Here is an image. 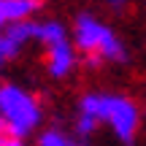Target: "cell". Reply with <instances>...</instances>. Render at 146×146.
Instances as JSON below:
<instances>
[{"label": "cell", "instance_id": "3", "mask_svg": "<svg viewBox=\"0 0 146 146\" xmlns=\"http://www.w3.org/2000/svg\"><path fill=\"white\" fill-rule=\"evenodd\" d=\"M0 116H3V122H5L11 135L25 138L41 122V106L22 87L5 84V87H0Z\"/></svg>", "mask_w": 146, "mask_h": 146}, {"label": "cell", "instance_id": "4", "mask_svg": "<svg viewBox=\"0 0 146 146\" xmlns=\"http://www.w3.org/2000/svg\"><path fill=\"white\" fill-rule=\"evenodd\" d=\"M38 25L41 22H16L0 30V65H5L8 60H14L19 54V49L25 46L30 38H38Z\"/></svg>", "mask_w": 146, "mask_h": 146}, {"label": "cell", "instance_id": "9", "mask_svg": "<svg viewBox=\"0 0 146 146\" xmlns=\"http://www.w3.org/2000/svg\"><path fill=\"white\" fill-rule=\"evenodd\" d=\"M0 146H22V138L11 135L8 130H0Z\"/></svg>", "mask_w": 146, "mask_h": 146}, {"label": "cell", "instance_id": "7", "mask_svg": "<svg viewBox=\"0 0 146 146\" xmlns=\"http://www.w3.org/2000/svg\"><path fill=\"white\" fill-rule=\"evenodd\" d=\"M41 146H76V143H73V141H68L62 133L49 130V133H43V135H41Z\"/></svg>", "mask_w": 146, "mask_h": 146}, {"label": "cell", "instance_id": "6", "mask_svg": "<svg viewBox=\"0 0 146 146\" xmlns=\"http://www.w3.org/2000/svg\"><path fill=\"white\" fill-rule=\"evenodd\" d=\"M73 62H76V54H73V49H70L68 41L49 46V73H52L54 78L68 76L70 68H73Z\"/></svg>", "mask_w": 146, "mask_h": 146}, {"label": "cell", "instance_id": "5", "mask_svg": "<svg viewBox=\"0 0 146 146\" xmlns=\"http://www.w3.org/2000/svg\"><path fill=\"white\" fill-rule=\"evenodd\" d=\"M38 8L35 0H0V30L16 22H25Z\"/></svg>", "mask_w": 146, "mask_h": 146}, {"label": "cell", "instance_id": "8", "mask_svg": "<svg viewBox=\"0 0 146 146\" xmlns=\"http://www.w3.org/2000/svg\"><path fill=\"white\" fill-rule=\"evenodd\" d=\"M95 127H98V119H92V116H78V122H76V130H78V135H92L95 133Z\"/></svg>", "mask_w": 146, "mask_h": 146}, {"label": "cell", "instance_id": "2", "mask_svg": "<svg viewBox=\"0 0 146 146\" xmlns=\"http://www.w3.org/2000/svg\"><path fill=\"white\" fill-rule=\"evenodd\" d=\"M76 46L87 57H95V60H114V62L127 60L125 46L114 35V30L106 27L103 22H98L92 14H81L76 19Z\"/></svg>", "mask_w": 146, "mask_h": 146}, {"label": "cell", "instance_id": "1", "mask_svg": "<svg viewBox=\"0 0 146 146\" xmlns=\"http://www.w3.org/2000/svg\"><path fill=\"white\" fill-rule=\"evenodd\" d=\"M81 114L92 116L98 122H108L111 130L116 133V138L125 143H130L135 138L138 122H141L135 103L127 98H119V95H84Z\"/></svg>", "mask_w": 146, "mask_h": 146}]
</instances>
